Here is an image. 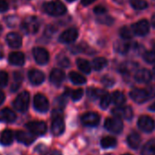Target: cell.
<instances>
[{
	"label": "cell",
	"mask_w": 155,
	"mask_h": 155,
	"mask_svg": "<svg viewBox=\"0 0 155 155\" xmlns=\"http://www.w3.org/2000/svg\"><path fill=\"white\" fill-rule=\"evenodd\" d=\"M130 96L136 103H143L155 96V86H150L147 89H133Z\"/></svg>",
	"instance_id": "obj_1"
},
{
	"label": "cell",
	"mask_w": 155,
	"mask_h": 155,
	"mask_svg": "<svg viewBox=\"0 0 155 155\" xmlns=\"http://www.w3.org/2000/svg\"><path fill=\"white\" fill-rule=\"evenodd\" d=\"M43 9L47 14L53 17H59L67 12L65 5L60 2L59 0H53V1L44 3Z\"/></svg>",
	"instance_id": "obj_2"
},
{
	"label": "cell",
	"mask_w": 155,
	"mask_h": 155,
	"mask_svg": "<svg viewBox=\"0 0 155 155\" xmlns=\"http://www.w3.org/2000/svg\"><path fill=\"white\" fill-rule=\"evenodd\" d=\"M40 19L37 17H28L21 24V29L26 34H36L40 28Z\"/></svg>",
	"instance_id": "obj_3"
},
{
	"label": "cell",
	"mask_w": 155,
	"mask_h": 155,
	"mask_svg": "<svg viewBox=\"0 0 155 155\" xmlns=\"http://www.w3.org/2000/svg\"><path fill=\"white\" fill-rule=\"evenodd\" d=\"M29 99H30V96L28 91L21 92L13 102V106L15 110L19 112L27 111L28 109V105H29Z\"/></svg>",
	"instance_id": "obj_4"
},
{
	"label": "cell",
	"mask_w": 155,
	"mask_h": 155,
	"mask_svg": "<svg viewBox=\"0 0 155 155\" xmlns=\"http://www.w3.org/2000/svg\"><path fill=\"white\" fill-rule=\"evenodd\" d=\"M105 128L112 133H120L123 130L122 120L119 118H108L104 123Z\"/></svg>",
	"instance_id": "obj_5"
},
{
	"label": "cell",
	"mask_w": 155,
	"mask_h": 155,
	"mask_svg": "<svg viewBox=\"0 0 155 155\" xmlns=\"http://www.w3.org/2000/svg\"><path fill=\"white\" fill-rule=\"evenodd\" d=\"M131 30L137 36H146L150 31V24L146 19H141L131 26Z\"/></svg>",
	"instance_id": "obj_6"
},
{
	"label": "cell",
	"mask_w": 155,
	"mask_h": 155,
	"mask_svg": "<svg viewBox=\"0 0 155 155\" xmlns=\"http://www.w3.org/2000/svg\"><path fill=\"white\" fill-rule=\"evenodd\" d=\"M34 107L39 112H47L49 109V102L48 99L41 93H38L34 97Z\"/></svg>",
	"instance_id": "obj_7"
},
{
	"label": "cell",
	"mask_w": 155,
	"mask_h": 155,
	"mask_svg": "<svg viewBox=\"0 0 155 155\" xmlns=\"http://www.w3.org/2000/svg\"><path fill=\"white\" fill-rule=\"evenodd\" d=\"M78 36H79L78 30L75 28H70L60 34L58 38V41L64 44H69L74 42L77 39Z\"/></svg>",
	"instance_id": "obj_8"
},
{
	"label": "cell",
	"mask_w": 155,
	"mask_h": 155,
	"mask_svg": "<svg viewBox=\"0 0 155 155\" xmlns=\"http://www.w3.org/2000/svg\"><path fill=\"white\" fill-rule=\"evenodd\" d=\"M27 128L34 134L36 135H44L47 132V125L44 121L39 120H34L27 123Z\"/></svg>",
	"instance_id": "obj_9"
},
{
	"label": "cell",
	"mask_w": 155,
	"mask_h": 155,
	"mask_svg": "<svg viewBox=\"0 0 155 155\" xmlns=\"http://www.w3.org/2000/svg\"><path fill=\"white\" fill-rule=\"evenodd\" d=\"M111 113L119 119H125V120H130L133 117V111L130 107L128 106H119L117 108H114L111 111Z\"/></svg>",
	"instance_id": "obj_10"
},
{
	"label": "cell",
	"mask_w": 155,
	"mask_h": 155,
	"mask_svg": "<svg viewBox=\"0 0 155 155\" xmlns=\"http://www.w3.org/2000/svg\"><path fill=\"white\" fill-rule=\"evenodd\" d=\"M33 56L36 62L39 65H45L48 62L49 54L43 48H35L33 49Z\"/></svg>",
	"instance_id": "obj_11"
},
{
	"label": "cell",
	"mask_w": 155,
	"mask_h": 155,
	"mask_svg": "<svg viewBox=\"0 0 155 155\" xmlns=\"http://www.w3.org/2000/svg\"><path fill=\"white\" fill-rule=\"evenodd\" d=\"M138 126L143 132H150L153 130L155 123L154 120L149 116H141L138 120Z\"/></svg>",
	"instance_id": "obj_12"
},
{
	"label": "cell",
	"mask_w": 155,
	"mask_h": 155,
	"mask_svg": "<svg viewBox=\"0 0 155 155\" xmlns=\"http://www.w3.org/2000/svg\"><path fill=\"white\" fill-rule=\"evenodd\" d=\"M81 122L85 126L94 127L97 126L100 122V116L96 112H88L81 116Z\"/></svg>",
	"instance_id": "obj_13"
},
{
	"label": "cell",
	"mask_w": 155,
	"mask_h": 155,
	"mask_svg": "<svg viewBox=\"0 0 155 155\" xmlns=\"http://www.w3.org/2000/svg\"><path fill=\"white\" fill-rule=\"evenodd\" d=\"M65 130V122L62 117L54 118L51 124V132L54 136L61 135Z\"/></svg>",
	"instance_id": "obj_14"
},
{
	"label": "cell",
	"mask_w": 155,
	"mask_h": 155,
	"mask_svg": "<svg viewBox=\"0 0 155 155\" xmlns=\"http://www.w3.org/2000/svg\"><path fill=\"white\" fill-rule=\"evenodd\" d=\"M28 79L33 85H40L41 83H43L45 80V75L40 70L31 69L28 72Z\"/></svg>",
	"instance_id": "obj_15"
},
{
	"label": "cell",
	"mask_w": 155,
	"mask_h": 155,
	"mask_svg": "<svg viewBox=\"0 0 155 155\" xmlns=\"http://www.w3.org/2000/svg\"><path fill=\"white\" fill-rule=\"evenodd\" d=\"M6 40H7L8 45L13 48H18L22 45L21 36L18 33H15V32L8 33L7 38H6Z\"/></svg>",
	"instance_id": "obj_16"
},
{
	"label": "cell",
	"mask_w": 155,
	"mask_h": 155,
	"mask_svg": "<svg viewBox=\"0 0 155 155\" xmlns=\"http://www.w3.org/2000/svg\"><path fill=\"white\" fill-rule=\"evenodd\" d=\"M49 79L52 84L55 86H59L65 80V73L59 68H54L50 73Z\"/></svg>",
	"instance_id": "obj_17"
},
{
	"label": "cell",
	"mask_w": 155,
	"mask_h": 155,
	"mask_svg": "<svg viewBox=\"0 0 155 155\" xmlns=\"http://www.w3.org/2000/svg\"><path fill=\"white\" fill-rule=\"evenodd\" d=\"M134 79L139 83H148L151 80V74L148 69L142 68L135 72Z\"/></svg>",
	"instance_id": "obj_18"
},
{
	"label": "cell",
	"mask_w": 155,
	"mask_h": 155,
	"mask_svg": "<svg viewBox=\"0 0 155 155\" xmlns=\"http://www.w3.org/2000/svg\"><path fill=\"white\" fill-rule=\"evenodd\" d=\"M16 139L18 142L23 143L25 145H30L35 140V137L31 133L22 130H19L16 133Z\"/></svg>",
	"instance_id": "obj_19"
},
{
	"label": "cell",
	"mask_w": 155,
	"mask_h": 155,
	"mask_svg": "<svg viewBox=\"0 0 155 155\" xmlns=\"http://www.w3.org/2000/svg\"><path fill=\"white\" fill-rule=\"evenodd\" d=\"M17 119L16 113L10 109H3L0 110V121L1 122H14Z\"/></svg>",
	"instance_id": "obj_20"
},
{
	"label": "cell",
	"mask_w": 155,
	"mask_h": 155,
	"mask_svg": "<svg viewBox=\"0 0 155 155\" xmlns=\"http://www.w3.org/2000/svg\"><path fill=\"white\" fill-rule=\"evenodd\" d=\"M8 61L15 66H22L25 63V55L22 52H12L8 57Z\"/></svg>",
	"instance_id": "obj_21"
},
{
	"label": "cell",
	"mask_w": 155,
	"mask_h": 155,
	"mask_svg": "<svg viewBox=\"0 0 155 155\" xmlns=\"http://www.w3.org/2000/svg\"><path fill=\"white\" fill-rule=\"evenodd\" d=\"M14 134L11 130H5L0 136V143L4 146L10 145L13 142Z\"/></svg>",
	"instance_id": "obj_22"
},
{
	"label": "cell",
	"mask_w": 155,
	"mask_h": 155,
	"mask_svg": "<svg viewBox=\"0 0 155 155\" xmlns=\"http://www.w3.org/2000/svg\"><path fill=\"white\" fill-rule=\"evenodd\" d=\"M140 140H141L140 136L137 132H131L127 138V142L131 149L135 150V149H138L140 147Z\"/></svg>",
	"instance_id": "obj_23"
},
{
	"label": "cell",
	"mask_w": 155,
	"mask_h": 155,
	"mask_svg": "<svg viewBox=\"0 0 155 155\" xmlns=\"http://www.w3.org/2000/svg\"><path fill=\"white\" fill-rule=\"evenodd\" d=\"M13 83L11 85V91L15 92L17 91L19 88H20V85L23 81V75H22V72L20 71H16L14 72V75H13Z\"/></svg>",
	"instance_id": "obj_24"
},
{
	"label": "cell",
	"mask_w": 155,
	"mask_h": 155,
	"mask_svg": "<svg viewBox=\"0 0 155 155\" xmlns=\"http://www.w3.org/2000/svg\"><path fill=\"white\" fill-rule=\"evenodd\" d=\"M69 79L70 81L74 83V84H77V85H81V84H85L87 80H86V78L80 74V73H78V72H70L69 73Z\"/></svg>",
	"instance_id": "obj_25"
},
{
	"label": "cell",
	"mask_w": 155,
	"mask_h": 155,
	"mask_svg": "<svg viewBox=\"0 0 155 155\" xmlns=\"http://www.w3.org/2000/svg\"><path fill=\"white\" fill-rule=\"evenodd\" d=\"M77 66L81 72H83L85 74H90L91 71V64L89 63L88 60H86L84 58H78L77 59Z\"/></svg>",
	"instance_id": "obj_26"
},
{
	"label": "cell",
	"mask_w": 155,
	"mask_h": 155,
	"mask_svg": "<svg viewBox=\"0 0 155 155\" xmlns=\"http://www.w3.org/2000/svg\"><path fill=\"white\" fill-rule=\"evenodd\" d=\"M115 50L120 54H126L129 52V50L131 48V45L129 42H125V41H118L115 44Z\"/></svg>",
	"instance_id": "obj_27"
},
{
	"label": "cell",
	"mask_w": 155,
	"mask_h": 155,
	"mask_svg": "<svg viewBox=\"0 0 155 155\" xmlns=\"http://www.w3.org/2000/svg\"><path fill=\"white\" fill-rule=\"evenodd\" d=\"M110 97H111V101L117 106H121L126 101V98L124 94L121 93L120 91H114Z\"/></svg>",
	"instance_id": "obj_28"
},
{
	"label": "cell",
	"mask_w": 155,
	"mask_h": 155,
	"mask_svg": "<svg viewBox=\"0 0 155 155\" xmlns=\"http://www.w3.org/2000/svg\"><path fill=\"white\" fill-rule=\"evenodd\" d=\"M141 155H155V140H150L143 146Z\"/></svg>",
	"instance_id": "obj_29"
},
{
	"label": "cell",
	"mask_w": 155,
	"mask_h": 155,
	"mask_svg": "<svg viewBox=\"0 0 155 155\" xmlns=\"http://www.w3.org/2000/svg\"><path fill=\"white\" fill-rule=\"evenodd\" d=\"M117 144V140L115 138L110 137V136H107L101 139V145L102 148L104 149H109V148H113L115 147Z\"/></svg>",
	"instance_id": "obj_30"
},
{
	"label": "cell",
	"mask_w": 155,
	"mask_h": 155,
	"mask_svg": "<svg viewBox=\"0 0 155 155\" xmlns=\"http://www.w3.org/2000/svg\"><path fill=\"white\" fill-rule=\"evenodd\" d=\"M108 64V61L105 58H96L92 61V68L95 70H101L103 69Z\"/></svg>",
	"instance_id": "obj_31"
},
{
	"label": "cell",
	"mask_w": 155,
	"mask_h": 155,
	"mask_svg": "<svg viewBox=\"0 0 155 155\" xmlns=\"http://www.w3.org/2000/svg\"><path fill=\"white\" fill-rule=\"evenodd\" d=\"M107 92L105 91L100 90V89H94V88H91L88 90V96L91 100H97L99 98H101L104 94H106Z\"/></svg>",
	"instance_id": "obj_32"
},
{
	"label": "cell",
	"mask_w": 155,
	"mask_h": 155,
	"mask_svg": "<svg viewBox=\"0 0 155 155\" xmlns=\"http://www.w3.org/2000/svg\"><path fill=\"white\" fill-rule=\"evenodd\" d=\"M136 66H137V64H135L134 62H125L120 65V71L122 74H128V73H130L131 71H133L136 68Z\"/></svg>",
	"instance_id": "obj_33"
},
{
	"label": "cell",
	"mask_w": 155,
	"mask_h": 155,
	"mask_svg": "<svg viewBox=\"0 0 155 155\" xmlns=\"http://www.w3.org/2000/svg\"><path fill=\"white\" fill-rule=\"evenodd\" d=\"M130 5L134 9L142 10L148 7V3L145 0H130Z\"/></svg>",
	"instance_id": "obj_34"
},
{
	"label": "cell",
	"mask_w": 155,
	"mask_h": 155,
	"mask_svg": "<svg viewBox=\"0 0 155 155\" xmlns=\"http://www.w3.org/2000/svg\"><path fill=\"white\" fill-rule=\"evenodd\" d=\"M110 102H111V97H110V95L109 93L104 94L101 98V109L106 110L110 106Z\"/></svg>",
	"instance_id": "obj_35"
},
{
	"label": "cell",
	"mask_w": 155,
	"mask_h": 155,
	"mask_svg": "<svg viewBox=\"0 0 155 155\" xmlns=\"http://www.w3.org/2000/svg\"><path fill=\"white\" fill-rule=\"evenodd\" d=\"M120 36L123 39H130L133 34H132V31L128 27H123L120 29Z\"/></svg>",
	"instance_id": "obj_36"
},
{
	"label": "cell",
	"mask_w": 155,
	"mask_h": 155,
	"mask_svg": "<svg viewBox=\"0 0 155 155\" xmlns=\"http://www.w3.org/2000/svg\"><path fill=\"white\" fill-rule=\"evenodd\" d=\"M57 63L58 65H59L60 67L62 68H68L70 66V61L69 59L64 56V55H59L58 56V58H57Z\"/></svg>",
	"instance_id": "obj_37"
},
{
	"label": "cell",
	"mask_w": 155,
	"mask_h": 155,
	"mask_svg": "<svg viewBox=\"0 0 155 155\" xmlns=\"http://www.w3.org/2000/svg\"><path fill=\"white\" fill-rule=\"evenodd\" d=\"M101 83L105 87H112L115 84V80L110 75H105L101 79Z\"/></svg>",
	"instance_id": "obj_38"
},
{
	"label": "cell",
	"mask_w": 155,
	"mask_h": 155,
	"mask_svg": "<svg viewBox=\"0 0 155 155\" xmlns=\"http://www.w3.org/2000/svg\"><path fill=\"white\" fill-rule=\"evenodd\" d=\"M98 22L101 23V24H104V25H108V26H110L114 23V19L111 18V17H109V16H101L98 18Z\"/></svg>",
	"instance_id": "obj_39"
},
{
	"label": "cell",
	"mask_w": 155,
	"mask_h": 155,
	"mask_svg": "<svg viewBox=\"0 0 155 155\" xmlns=\"http://www.w3.org/2000/svg\"><path fill=\"white\" fill-rule=\"evenodd\" d=\"M144 60L147 63H154L155 62V51L151 50V51H147L144 55H143Z\"/></svg>",
	"instance_id": "obj_40"
},
{
	"label": "cell",
	"mask_w": 155,
	"mask_h": 155,
	"mask_svg": "<svg viewBox=\"0 0 155 155\" xmlns=\"http://www.w3.org/2000/svg\"><path fill=\"white\" fill-rule=\"evenodd\" d=\"M8 75L6 71H0V87L4 88L8 85Z\"/></svg>",
	"instance_id": "obj_41"
},
{
	"label": "cell",
	"mask_w": 155,
	"mask_h": 155,
	"mask_svg": "<svg viewBox=\"0 0 155 155\" xmlns=\"http://www.w3.org/2000/svg\"><path fill=\"white\" fill-rule=\"evenodd\" d=\"M83 96V90L82 89H78L76 91H74L71 94V98L74 101H80Z\"/></svg>",
	"instance_id": "obj_42"
},
{
	"label": "cell",
	"mask_w": 155,
	"mask_h": 155,
	"mask_svg": "<svg viewBox=\"0 0 155 155\" xmlns=\"http://www.w3.org/2000/svg\"><path fill=\"white\" fill-rule=\"evenodd\" d=\"M106 12H107V9L104 7H102V6H97L94 8V13L97 14V15H100V16L104 15Z\"/></svg>",
	"instance_id": "obj_43"
},
{
	"label": "cell",
	"mask_w": 155,
	"mask_h": 155,
	"mask_svg": "<svg viewBox=\"0 0 155 155\" xmlns=\"http://www.w3.org/2000/svg\"><path fill=\"white\" fill-rule=\"evenodd\" d=\"M8 9V3L6 0H0V12H6Z\"/></svg>",
	"instance_id": "obj_44"
},
{
	"label": "cell",
	"mask_w": 155,
	"mask_h": 155,
	"mask_svg": "<svg viewBox=\"0 0 155 155\" xmlns=\"http://www.w3.org/2000/svg\"><path fill=\"white\" fill-rule=\"evenodd\" d=\"M56 31H57V29H56L53 26H48V27L47 28V29H46V35L51 36V35H53Z\"/></svg>",
	"instance_id": "obj_45"
},
{
	"label": "cell",
	"mask_w": 155,
	"mask_h": 155,
	"mask_svg": "<svg viewBox=\"0 0 155 155\" xmlns=\"http://www.w3.org/2000/svg\"><path fill=\"white\" fill-rule=\"evenodd\" d=\"M36 150H37V151H38V152H40V153H45V152H46V150H47V148H46V146H45V145H43V144H39L38 146H37Z\"/></svg>",
	"instance_id": "obj_46"
},
{
	"label": "cell",
	"mask_w": 155,
	"mask_h": 155,
	"mask_svg": "<svg viewBox=\"0 0 155 155\" xmlns=\"http://www.w3.org/2000/svg\"><path fill=\"white\" fill-rule=\"evenodd\" d=\"M95 1H96V0H81V5L84 6V7H87V6L92 4Z\"/></svg>",
	"instance_id": "obj_47"
},
{
	"label": "cell",
	"mask_w": 155,
	"mask_h": 155,
	"mask_svg": "<svg viewBox=\"0 0 155 155\" xmlns=\"http://www.w3.org/2000/svg\"><path fill=\"white\" fill-rule=\"evenodd\" d=\"M5 101V93L0 90V105H1Z\"/></svg>",
	"instance_id": "obj_48"
},
{
	"label": "cell",
	"mask_w": 155,
	"mask_h": 155,
	"mask_svg": "<svg viewBox=\"0 0 155 155\" xmlns=\"http://www.w3.org/2000/svg\"><path fill=\"white\" fill-rule=\"evenodd\" d=\"M48 155H62V153L59 150H53Z\"/></svg>",
	"instance_id": "obj_49"
},
{
	"label": "cell",
	"mask_w": 155,
	"mask_h": 155,
	"mask_svg": "<svg viewBox=\"0 0 155 155\" xmlns=\"http://www.w3.org/2000/svg\"><path fill=\"white\" fill-rule=\"evenodd\" d=\"M149 110H151V111H153V112H155V102H153V103L149 107Z\"/></svg>",
	"instance_id": "obj_50"
},
{
	"label": "cell",
	"mask_w": 155,
	"mask_h": 155,
	"mask_svg": "<svg viewBox=\"0 0 155 155\" xmlns=\"http://www.w3.org/2000/svg\"><path fill=\"white\" fill-rule=\"evenodd\" d=\"M151 25L155 28V14L151 17Z\"/></svg>",
	"instance_id": "obj_51"
},
{
	"label": "cell",
	"mask_w": 155,
	"mask_h": 155,
	"mask_svg": "<svg viewBox=\"0 0 155 155\" xmlns=\"http://www.w3.org/2000/svg\"><path fill=\"white\" fill-rule=\"evenodd\" d=\"M2 31H3V28H2V26H1V25H0V35H1Z\"/></svg>",
	"instance_id": "obj_52"
},
{
	"label": "cell",
	"mask_w": 155,
	"mask_h": 155,
	"mask_svg": "<svg viewBox=\"0 0 155 155\" xmlns=\"http://www.w3.org/2000/svg\"><path fill=\"white\" fill-rule=\"evenodd\" d=\"M67 1H68V2H73V1H75V0H67Z\"/></svg>",
	"instance_id": "obj_53"
},
{
	"label": "cell",
	"mask_w": 155,
	"mask_h": 155,
	"mask_svg": "<svg viewBox=\"0 0 155 155\" xmlns=\"http://www.w3.org/2000/svg\"><path fill=\"white\" fill-rule=\"evenodd\" d=\"M153 71H154V74H155V67L153 68Z\"/></svg>",
	"instance_id": "obj_54"
},
{
	"label": "cell",
	"mask_w": 155,
	"mask_h": 155,
	"mask_svg": "<svg viewBox=\"0 0 155 155\" xmlns=\"http://www.w3.org/2000/svg\"><path fill=\"white\" fill-rule=\"evenodd\" d=\"M123 155H130V154H128V153H127V154H123Z\"/></svg>",
	"instance_id": "obj_55"
}]
</instances>
